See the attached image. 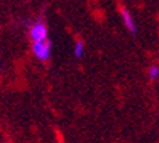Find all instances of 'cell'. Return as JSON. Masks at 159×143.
I'll return each instance as SVG.
<instances>
[{
    "instance_id": "6da1fadb",
    "label": "cell",
    "mask_w": 159,
    "mask_h": 143,
    "mask_svg": "<svg viewBox=\"0 0 159 143\" xmlns=\"http://www.w3.org/2000/svg\"><path fill=\"white\" fill-rule=\"evenodd\" d=\"M32 51L39 60H48L50 54H51V43L48 39H43V41H35L32 44Z\"/></svg>"
},
{
    "instance_id": "7a4b0ae2",
    "label": "cell",
    "mask_w": 159,
    "mask_h": 143,
    "mask_svg": "<svg viewBox=\"0 0 159 143\" xmlns=\"http://www.w3.org/2000/svg\"><path fill=\"white\" fill-rule=\"evenodd\" d=\"M29 35H31V39L32 41H43V39H47L48 37V31H47V26L44 22L38 21V22H35L31 29H29Z\"/></svg>"
},
{
    "instance_id": "3957f363",
    "label": "cell",
    "mask_w": 159,
    "mask_h": 143,
    "mask_svg": "<svg viewBox=\"0 0 159 143\" xmlns=\"http://www.w3.org/2000/svg\"><path fill=\"white\" fill-rule=\"evenodd\" d=\"M121 16H123V22H124V25L127 26V29H129L130 32L136 34L137 28H136V24H134V21H133V18H131L130 12L127 9H121Z\"/></svg>"
},
{
    "instance_id": "277c9868",
    "label": "cell",
    "mask_w": 159,
    "mask_h": 143,
    "mask_svg": "<svg viewBox=\"0 0 159 143\" xmlns=\"http://www.w3.org/2000/svg\"><path fill=\"white\" fill-rule=\"evenodd\" d=\"M75 57L80 58L83 56V43L82 41H76V44H75Z\"/></svg>"
},
{
    "instance_id": "5b68a950",
    "label": "cell",
    "mask_w": 159,
    "mask_h": 143,
    "mask_svg": "<svg viewBox=\"0 0 159 143\" xmlns=\"http://www.w3.org/2000/svg\"><path fill=\"white\" fill-rule=\"evenodd\" d=\"M148 76H149V79H156V77L159 76V67L158 66H150L149 70H148Z\"/></svg>"
}]
</instances>
